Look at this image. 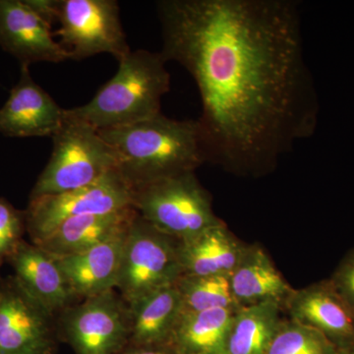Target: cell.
Listing matches in <instances>:
<instances>
[{
	"instance_id": "4",
	"label": "cell",
	"mask_w": 354,
	"mask_h": 354,
	"mask_svg": "<svg viewBox=\"0 0 354 354\" xmlns=\"http://www.w3.org/2000/svg\"><path fill=\"white\" fill-rule=\"evenodd\" d=\"M132 207L147 223L176 241H188L220 223L213 201L195 172L133 188Z\"/></svg>"
},
{
	"instance_id": "11",
	"label": "cell",
	"mask_w": 354,
	"mask_h": 354,
	"mask_svg": "<svg viewBox=\"0 0 354 354\" xmlns=\"http://www.w3.org/2000/svg\"><path fill=\"white\" fill-rule=\"evenodd\" d=\"M283 311L288 319L325 335L339 351L354 348V310L329 279L293 290Z\"/></svg>"
},
{
	"instance_id": "26",
	"label": "cell",
	"mask_w": 354,
	"mask_h": 354,
	"mask_svg": "<svg viewBox=\"0 0 354 354\" xmlns=\"http://www.w3.org/2000/svg\"><path fill=\"white\" fill-rule=\"evenodd\" d=\"M39 16L53 27L57 21V0H24Z\"/></svg>"
},
{
	"instance_id": "2",
	"label": "cell",
	"mask_w": 354,
	"mask_h": 354,
	"mask_svg": "<svg viewBox=\"0 0 354 354\" xmlns=\"http://www.w3.org/2000/svg\"><path fill=\"white\" fill-rule=\"evenodd\" d=\"M118 157V171L132 188L208 162L201 125L160 113L127 127L97 130Z\"/></svg>"
},
{
	"instance_id": "12",
	"label": "cell",
	"mask_w": 354,
	"mask_h": 354,
	"mask_svg": "<svg viewBox=\"0 0 354 354\" xmlns=\"http://www.w3.org/2000/svg\"><path fill=\"white\" fill-rule=\"evenodd\" d=\"M51 28L24 0H0V46L21 64L70 59Z\"/></svg>"
},
{
	"instance_id": "21",
	"label": "cell",
	"mask_w": 354,
	"mask_h": 354,
	"mask_svg": "<svg viewBox=\"0 0 354 354\" xmlns=\"http://www.w3.org/2000/svg\"><path fill=\"white\" fill-rule=\"evenodd\" d=\"M283 307L272 302L241 307L232 317L223 354H267Z\"/></svg>"
},
{
	"instance_id": "27",
	"label": "cell",
	"mask_w": 354,
	"mask_h": 354,
	"mask_svg": "<svg viewBox=\"0 0 354 354\" xmlns=\"http://www.w3.org/2000/svg\"><path fill=\"white\" fill-rule=\"evenodd\" d=\"M120 354H176L169 348H137V346H128Z\"/></svg>"
},
{
	"instance_id": "13",
	"label": "cell",
	"mask_w": 354,
	"mask_h": 354,
	"mask_svg": "<svg viewBox=\"0 0 354 354\" xmlns=\"http://www.w3.org/2000/svg\"><path fill=\"white\" fill-rule=\"evenodd\" d=\"M29 66L21 64L19 81L0 109V133L15 138L53 137L64 124L65 109L32 80Z\"/></svg>"
},
{
	"instance_id": "1",
	"label": "cell",
	"mask_w": 354,
	"mask_h": 354,
	"mask_svg": "<svg viewBox=\"0 0 354 354\" xmlns=\"http://www.w3.org/2000/svg\"><path fill=\"white\" fill-rule=\"evenodd\" d=\"M167 62L196 83L208 162L258 178L316 131L319 102L293 0H162Z\"/></svg>"
},
{
	"instance_id": "17",
	"label": "cell",
	"mask_w": 354,
	"mask_h": 354,
	"mask_svg": "<svg viewBox=\"0 0 354 354\" xmlns=\"http://www.w3.org/2000/svg\"><path fill=\"white\" fill-rule=\"evenodd\" d=\"M128 309L129 346L171 349L172 337L183 314V304L176 285L135 300L128 304Z\"/></svg>"
},
{
	"instance_id": "25",
	"label": "cell",
	"mask_w": 354,
	"mask_h": 354,
	"mask_svg": "<svg viewBox=\"0 0 354 354\" xmlns=\"http://www.w3.org/2000/svg\"><path fill=\"white\" fill-rule=\"evenodd\" d=\"M329 281L337 293L354 310V249L344 256Z\"/></svg>"
},
{
	"instance_id": "10",
	"label": "cell",
	"mask_w": 354,
	"mask_h": 354,
	"mask_svg": "<svg viewBox=\"0 0 354 354\" xmlns=\"http://www.w3.org/2000/svg\"><path fill=\"white\" fill-rule=\"evenodd\" d=\"M53 315L14 277L0 281V354H55Z\"/></svg>"
},
{
	"instance_id": "14",
	"label": "cell",
	"mask_w": 354,
	"mask_h": 354,
	"mask_svg": "<svg viewBox=\"0 0 354 354\" xmlns=\"http://www.w3.org/2000/svg\"><path fill=\"white\" fill-rule=\"evenodd\" d=\"M7 261L23 290L51 315L76 297L59 261L41 247L22 241Z\"/></svg>"
},
{
	"instance_id": "5",
	"label": "cell",
	"mask_w": 354,
	"mask_h": 354,
	"mask_svg": "<svg viewBox=\"0 0 354 354\" xmlns=\"http://www.w3.org/2000/svg\"><path fill=\"white\" fill-rule=\"evenodd\" d=\"M53 143L48 164L39 174L30 199L90 185L118 169L113 149L97 130L85 123L64 118Z\"/></svg>"
},
{
	"instance_id": "23",
	"label": "cell",
	"mask_w": 354,
	"mask_h": 354,
	"mask_svg": "<svg viewBox=\"0 0 354 354\" xmlns=\"http://www.w3.org/2000/svg\"><path fill=\"white\" fill-rule=\"evenodd\" d=\"M318 330L291 319H283L267 354H339Z\"/></svg>"
},
{
	"instance_id": "3",
	"label": "cell",
	"mask_w": 354,
	"mask_h": 354,
	"mask_svg": "<svg viewBox=\"0 0 354 354\" xmlns=\"http://www.w3.org/2000/svg\"><path fill=\"white\" fill-rule=\"evenodd\" d=\"M162 53L130 51L118 72L88 104L65 109L67 120L95 130L127 127L160 114L162 97L171 88V74Z\"/></svg>"
},
{
	"instance_id": "15",
	"label": "cell",
	"mask_w": 354,
	"mask_h": 354,
	"mask_svg": "<svg viewBox=\"0 0 354 354\" xmlns=\"http://www.w3.org/2000/svg\"><path fill=\"white\" fill-rule=\"evenodd\" d=\"M230 288L239 307L272 302L285 307L295 288L283 278L260 244H247L230 274Z\"/></svg>"
},
{
	"instance_id": "28",
	"label": "cell",
	"mask_w": 354,
	"mask_h": 354,
	"mask_svg": "<svg viewBox=\"0 0 354 354\" xmlns=\"http://www.w3.org/2000/svg\"><path fill=\"white\" fill-rule=\"evenodd\" d=\"M339 354H354V348L339 351Z\"/></svg>"
},
{
	"instance_id": "20",
	"label": "cell",
	"mask_w": 354,
	"mask_h": 354,
	"mask_svg": "<svg viewBox=\"0 0 354 354\" xmlns=\"http://www.w3.org/2000/svg\"><path fill=\"white\" fill-rule=\"evenodd\" d=\"M237 309L181 314L172 337L171 351L176 354H223L228 330Z\"/></svg>"
},
{
	"instance_id": "19",
	"label": "cell",
	"mask_w": 354,
	"mask_h": 354,
	"mask_svg": "<svg viewBox=\"0 0 354 354\" xmlns=\"http://www.w3.org/2000/svg\"><path fill=\"white\" fill-rule=\"evenodd\" d=\"M246 245L230 232L225 221H221L196 236L179 242L178 256L183 274L230 276Z\"/></svg>"
},
{
	"instance_id": "22",
	"label": "cell",
	"mask_w": 354,
	"mask_h": 354,
	"mask_svg": "<svg viewBox=\"0 0 354 354\" xmlns=\"http://www.w3.org/2000/svg\"><path fill=\"white\" fill-rule=\"evenodd\" d=\"M176 286L183 313L218 308H239L230 288V276H181Z\"/></svg>"
},
{
	"instance_id": "24",
	"label": "cell",
	"mask_w": 354,
	"mask_h": 354,
	"mask_svg": "<svg viewBox=\"0 0 354 354\" xmlns=\"http://www.w3.org/2000/svg\"><path fill=\"white\" fill-rule=\"evenodd\" d=\"M25 230V213L0 198V268L23 241Z\"/></svg>"
},
{
	"instance_id": "6",
	"label": "cell",
	"mask_w": 354,
	"mask_h": 354,
	"mask_svg": "<svg viewBox=\"0 0 354 354\" xmlns=\"http://www.w3.org/2000/svg\"><path fill=\"white\" fill-rule=\"evenodd\" d=\"M178 244L137 214L127 232L116 286L127 304L176 285L183 274Z\"/></svg>"
},
{
	"instance_id": "18",
	"label": "cell",
	"mask_w": 354,
	"mask_h": 354,
	"mask_svg": "<svg viewBox=\"0 0 354 354\" xmlns=\"http://www.w3.org/2000/svg\"><path fill=\"white\" fill-rule=\"evenodd\" d=\"M137 212L133 207L65 221L38 246L57 258L84 252L129 230ZM36 245V244H35Z\"/></svg>"
},
{
	"instance_id": "9",
	"label": "cell",
	"mask_w": 354,
	"mask_h": 354,
	"mask_svg": "<svg viewBox=\"0 0 354 354\" xmlns=\"http://www.w3.org/2000/svg\"><path fill=\"white\" fill-rule=\"evenodd\" d=\"M60 332L76 354H120L129 346L130 316L113 290L64 310Z\"/></svg>"
},
{
	"instance_id": "8",
	"label": "cell",
	"mask_w": 354,
	"mask_h": 354,
	"mask_svg": "<svg viewBox=\"0 0 354 354\" xmlns=\"http://www.w3.org/2000/svg\"><path fill=\"white\" fill-rule=\"evenodd\" d=\"M57 22L55 34L70 59L109 53L120 62L131 51L114 0H57Z\"/></svg>"
},
{
	"instance_id": "7",
	"label": "cell",
	"mask_w": 354,
	"mask_h": 354,
	"mask_svg": "<svg viewBox=\"0 0 354 354\" xmlns=\"http://www.w3.org/2000/svg\"><path fill=\"white\" fill-rule=\"evenodd\" d=\"M132 201L133 188L116 169L90 185L30 199L25 212L26 230L32 243L38 245L65 221L113 213L132 207Z\"/></svg>"
},
{
	"instance_id": "16",
	"label": "cell",
	"mask_w": 354,
	"mask_h": 354,
	"mask_svg": "<svg viewBox=\"0 0 354 354\" xmlns=\"http://www.w3.org/2000/svg\"><path fill=\"white\" fill-rule=\"evenodd\" d=\"M127 232L84 252L57 258L75 297H94L116 288Z\"/></svg>"
}]
</instances>
